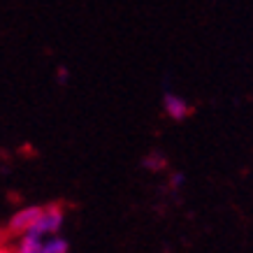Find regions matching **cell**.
<instances>
[{"label":"cell","mask_w":253,"mask_h":253,"mask_svg":"<svg viewBox=\"0 0 253 253\" xmlns=\"http://www.w3.org/2000/svg\"><path fill=\"white\" fill-rule=\"evenodd\" d=\"M44 253H68V242L58 235H51L44 239Z\"/></svg>","instance_id":"5"},{"label":"cell","mask_w":253,"mask_h":253,"mask_svg":"<svg viewBox=\"0 0 253 253\" xmlns=\"http://www.w3.org/2000/svg\"><path fill=\"white\" fill-rule=\"evenodd\" d=\"M163 109H165L168 116H172L174 121H181V119H186V116L191 114L188 102H186L181 95H176V93H165V98H163Z\"/></svg>","instance_id":"3"},{"label":"cell","mask_w":253,"mask_h":253,"mask_svg":"<svg viewBox=\"0 0 253 253\" xmlns=\"http://www.w3.org/2000/svg\"><path fill=\"white\" fill-rule=\"evenodd\" d=\"M0 253H14V251H9V249H2V251H0Z\"/></svg>","instance_id":"8"},{"label":"cell","mask_w":253,"mask_h":253,"mask_svg":"<svg viewBox=\"0 0 253 253\" xmlns=\"http://www.w3.org/2000/svg\"><path fill=\"white\" fill-rule=\"evenodd\" d=\"M144 165L149 169H161L163 165H165V158H163V156L151 154V156H146V158H144Z\"/></svg>","instance_id":"6"},{"label":"cell","mask_w":253,"mask_h":253,"mask_svg":"<svg viewBox=\"0 0 253 253\" xmlns=\"http://www.w3.org/2000/svg\"><path fill=\"white\" fill-rule=\"evenodd\" d=\"M181 184H184V174H181V172H179V174H172V186L179 188Z\"/></svg>","instance_id":"7"},{"label":"cell","mask_w":253,"mask_h":253,"mask_svg":"<svg viewBox=\"0 0 253 253\" xmlns=\"http://www.w3.org/2000/svg\"><path fill=\"white\" fill-rule=\"evenodd\" d=\"M14 253H44V237H40L35 232H26L16 239Z\"/></svg>","instance_id":"4"},{"label":"cell","mask_w":253,"mask_h":253,"mask_svg":"<svg viewBox=\"0 0 253 253\" xmlns=\"http://www.w3.org/2000/svg\"><path fill=\"white\" fill-rule=\"evenodd\" d=\"M63 225V209L58 205H49V207H42L40 211V218L35 221L33 230L40 237H51V235H58Z\"/></svg>","instance_id":"1"},{"label":"cell","mask_w":253,"mask_h":253,"mask_svg":"<svg viewBox=\"0 0 253 253\" xmlns=\"http://www.w3.org/2000/svg\"><path fill=\"white\" fill-rule=\"evenodd\" d=\"M40 211H42V207H23V209H19V211L9 218L7 232L9 235H14V237H21V235H26V232H31L33 225H35V221L40 218Z\"/></svg>","instance_id":"2"}]
</instances>
